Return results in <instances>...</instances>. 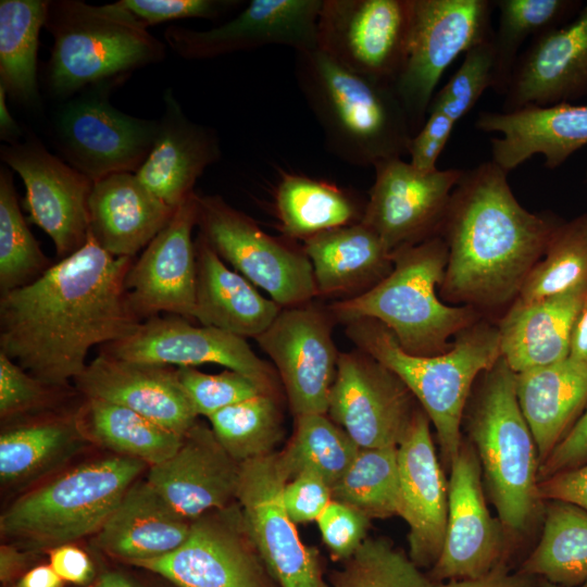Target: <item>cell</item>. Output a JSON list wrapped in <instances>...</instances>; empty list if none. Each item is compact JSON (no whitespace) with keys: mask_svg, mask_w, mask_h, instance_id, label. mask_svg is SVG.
<instances>
[{"mask_svg":"<svg viewBox=\"0 0 587 587\" xmlns=\"http://www.w3.org/2000/svg\"><path fill=\"white\" fill-rule=\"evenodd\" d=\"M5 97L7 92L4 88L0 86V135L1 139L13 143L16 142L21 136V128L10 114Z\"/></svg>","mask_w":587,"mask_h":587,"instance_id":"cell-61","label":"cell"},{"mask_svg":"<svg viewBox=\"0 0 587 587\" xmlns=\"http://www.w3.org/2000/svg\"><path fill=\"white\" fill-rule=\"evenodd\" d=\"M332 500L330 486L311 472L294 477L283 491L285 509L295 524L316 521Z\"/></svg>","mask_w":587,"mask_h":587,"instance_id":"cell-52","label":"cell"},{"mask_svg":"<svg viewBox=\"0 0 587 587\" xmlns=\"http://www.w3.org/2000/svg\"><path fill=\"white\" fill-rule=\"evenodd\" d=\"M570 357L587 363V289L574 324Z\"/></svg>","mask_w":587,"mask_h":587,"instance_id":"cell-58","label":"cell"},{"mask_svg":"<svg viewBox=\"0 0 587 587\" xmlns=\"http://www.w3.org/2000/svg\"><path fill=\"white\" fill-rule=\"evenodd\" d=\"M49 559L51 567L64 582L84 586L93 579L95 569L90 558L71 542L53 547Z\"/></svg>","mask_w":587,"mask_h":587,"instance_id":"cell-56","label":"cell"},{"mask_svg":"<svg viewBox=\"0 0 587 587\" xmlns=\"http://www.w3.org/2000/svg\"><path fill=\"white\" fill-rule=\"evenodd\" d=\"M50 1H0V86L20 103L38 102L37 51Z\"/></svg>","mask_w":587,"mask_h":587,"instance_id":"cell-38","label":"cell"},{"mask_svg":"<svg viewBox=\"0 0 587 587\" xmlns=\"http://www.w3.org/2000/svg\"><path fill=\"white\" fill-rule=\"evenodd\" d=\"M88 210L93 240L114 257L132 259L175 212L145 187L135 173L112 174L95 182Z\"/></svg>","mask_w":587,"mask_h":587,"instance_id":"cell-29","label":"cell"},{"mask_svg":"<svg viewBox=\"0 0 587 587\" xmlns=\"http://www.w3.org/2000/svg\"><path fill=\"white\" fill-rule=\"evenodd\" d=\"M176 587H274L243 523L240 508L192 521L185 542L162 557L130 563Z\"/></svg>","mask_w":587,"mask_h":587,"instance_id":"cell-12","label":"cell"},{"mask_svg":"<svg viewBox=\"0 0 587 587\" xmlns=\"http://www.w3.org/2000/svg\"><path fill=\"white\" fill-rule=\"evenodd\" d=\"M177 377L198 416L209 417L229 405L265 392L249 377L228 369L218 374H207L195 367H177Z\"/></svg>","mask_w":587,"mask_h":587,"instance_id":"cell-48","label":"cell"},{"mask_svg":"<svg viewBox=\"0 0 587 587\" xmlns=\"http://www.w3.org/2000/svg\"><path fill=\"white\" fill-rule=\"evenodd\" d=\"M73 413H48L12 426L0 436V479L21 482L38 473L78 439Z\"/></svg>","mask_w":587,"mask_h":587,"instance_id":"cell-39","label":"cell"},{"mask_svg":"<svg viewBox=\"0 0 587 587\" xmlns=\"http://www.w3.org/2000/svg\"><path fill=\"white\" fill-rule=\"evenodd\" d=\"M374 168L375 180L361 222L389 251L439 236L464 170L422 172L401 158L380 161Z\"/></svg>","mask_w":587,"mask_h":587,"instance_id":"cell-17","label":"cell"},{"mask_svg":"<svg viewBox=\"0 0 587 587\" xmlns=\"http://www.w3.org/2000/svg\"><path fill=\"white\" fill-rule=\"evenodd\" d=\"M294 72L336 157L374 166L408 154L413 133L392 83L352 72L317 48L295 52Z\"/></svg>","mask_w":587,"mask_h":587,"instance_id":"cell-3","label":"cell"},{"mask_svg":"<svg viewBox=\"0 0 587 587\" xmlns=\"http://www.w3.org/2000/svg\"><path fill=\"white\" fill-rule=\"evenodd\" d=\"M132 258L114 257L90 236L32 284L0 297V352L38 379L67 386L93 346L132 335L140 319L125 288Z\"/></svg>","mask_w":587,"mask_h":587,"instance_id":"cell-1","label":"cell"},{"mask_svg":"<svg viewBox=\"0 0 587 587\" xmlns=\"http://www.w3.org/2000/svg\"><path fill=\"white\" fill-rule=\"evenodd\" d=\"M63 579L51 565H38L26 572L15 587H63Z\"/></svg>","mask_w":587,"mask_h":587,"instance_id":"cell-59","label":"cell"},{"mask_svg":"<svg viewBox=\"0 0 587 587\" xmlns=\"http://www.w3.org/2000/svg\"><path fill=\"white\" fill-rule=\"evenodd\" d=\"M521 572L561 587L587 580V511L571 503L549 501L539 542Z\"/></svg>","mask_w":587,"mask_h":587,"instance_id":"cell-37","label":"cell"},{"mask_svg":"<svg viewBox=\"0 0 587 587\" xmlns=\"http://www.w3.org/2000/svg\"><path fill=\"white\" fill-rule=\"evenodd\" d=\"M95 587H135L125 576L116 572H107L102 574Z\"/></svg>","mask_w":587,"mask_h":587,"instance_id":"cell-62","label":"cell"},{"mask_svg":"<svg viewBox=\"0 0 587 587\" xmlns=\"http://www.w3.org/2000/svg\"><path fill=\"white\" fill-rule=\"evenodd\" d=\"M118 3L145 26L172 20L216 18L237 8L238 0H121Z\"/></svg>","mask_w":587,"mask_h":587,"instance_id":"cell-51","label":"cell"},{"mask_svg":"<svg viewBox=\"0 0 587 587\" xmlns=\"http://www.w3.org/2000/svg\"><path fill=\"white\" fill-rule=\"evenodd\" d=\"M0 157L22 178L27 220L49 235L59 260L78 251L89 237L93 182L34 137L2 146Z\"/></svg>","mask_w":587,"mask_h":587,"instance_id":"cell-18","label":"cell"},{"mask_svg":"<svg viewBox=\"0 0 587 587\" xmlns=\"http://www.w3.org/2000/svg\"><path fill=\"white\" fill-rule=\"evenodd\" d=\"M435 587H533L530 576L521 571L511 573L503 563L497 565L488 574L470 579L435 583Z\"/></svg>","mask_w":587,"mask_h":587,"instance_id":"cell-57","label":"cell"},{"mask_svg":"<svg viewBox=\"0 0 587 587\" xmlns=\"http://www.w3.org/2000/svg\"><path fill=\"white\" fill-rule=\"evenodd\" d=\"M335 319L312 301L282 308L255 341L271 358L295 416L327 414L339 353L333 340Z\"/></svg>","mask_w":587,"mask_h":587,"instance_id":"cell-15","label":"cell"},{"mask_svg":"<svg viewBox=\"0 0 587 587\" xmlns=\"http://www.w3.org/2000/svg\"><path fill=\"white\" fill-rule=\"evenodd\" d=\"M332 497L370 520L399 515L397 447L360 448L347 471L332 487Z\"/></svg>","mask_w":587,"mask_h":587,"instance_id":"cell-42","label":"cell"},{"mask_svg":"<svg viewBox=\"0 0 587 587\" xmlns=\"http://www.w3.org/2000/svg\"><path fill=\"white\" fill-rule=\"evenodd\" d=\"M561 222L527 211L492 161L463 171L439 233L448 247L440 298L483 314L509 308Z\"/></svg>","mask_w":587,"mask_h":587,"instance_id":"cell-2","label":"cell"},{"mask_svg":"<svg viewBox=\"0 0 587 587\" xmlns=\"http://www.w3.org/2000/svg\"><path fill=\"white\" fill-rule=\"evenodd\" d=\"M323 0H252L230 21L207 30L172 25L164 32L183 59L204 60L270 45L297 51L317 48L316 27Z\"/></svg>","mask_w":587,"mask_h":587,"instance_id":"cell-20","label":"cell"},{"mask_svg":"<svg viewBox=\"0 0 587 587\" xmlns=\"http://www.w3.org/2000/svg\"><path fill=\"white\" fill-rule=\"evenodd\" d=\"M101 353L134 362L193 367L218 364L252 379L275 395L276 374L246 338L213 326H195L177 316H152L126 338L101 346Z\"/></svg>","mask_w":587,"mask_h":587,"instance_id":"cell-19","label":"cell"},{"mask_svg":"<svg viewBox=\"0 0 587 587\" xmlns=\"http://www.w3.org/2000/svg\"><path fill=\"white\" fill-rule=\"evenodd\" d=\"M466 427L500 524L521 534L530 524L538 498L539 458L521 411L515 373L500 357L478 376Z\"/></svg>","mask_w":587,"mask_h":587,"instance_id":"cell-6","label":"cell"},{"mask_svg":"<svg viewBox=\"0 0 587 587\" xmlns=\"http://www.w3.org/2000/svg\"><path fill=\"white\" fill-rule=\"evenodd\" d=\"M419 132L411 138L408 154L410 163L419 171L437 170L436 162L447 145L455 122L442 112L429 110Z\"/></svg>","mask_w":587,"mask_h":587,"instance_id":"cell-53","label":"cell"},{"mask_svg":"<svg viewBox=\"0 0 587 587\" xmlns=\"http://www.w3.org/2000/svg\"><path fill=\"white\" fill-rule=\"evenodd\" d=\"M241 463L221 445L212 428L196 422L175 453L150 466L147 480L183 517L192 522L236 499Z\"/></svg>","mask_w":587,"mask_h":587,"instance_id":"cell-25","label":"cell"},{"mask_svg":"<svg viewBox=\"0 0 587 587\" xmlns=\"http://www.w3.org/2000/svg\"><path fill=\"white\" fill-rule=\"evenodd\" d=\"M515 389L540 465L587 404V363L569 357L515 373Z\"/></svg>","mask_w":587,"mask_h":587,"instance_id":"cell-34","label":"cell"},{"mask_svg":"<svg viewBox=\"0 0 587 587\" xmlns=\"http://www.w3.org/2000/svg\"><path fill=\"white\" fill-rule=\"evenodd\" d=\"M26 557L11 546L0 548V579L3 584L9 583L23 569Z\"/></svg>","mask_w":587,"mask_h":587,"instance_id":"cell-60","label":"cell"},{"mask_svg":"<svg viewBox=\"0 0 587 587\" xmlns=\"http://www.w3.org/2000/svg\"><path fill=\"white\" fill-rule=\"evenodd\" d=\"M498 27L494 30L495 91L504 95L523 43L573 20L582 0H496Z\"/></svg>","mask_w":587,"mask_h":587,"instance_id":"cell-40","label":"cell"},{"mask_svg":"<svg viewBox=\"0 0 587 587\" xmlns=\"http://www.w3.org/2000/svg\"><path fill=\"white\" fill-rule=\"evenodd\" d=\"M224 449L239 463L273 453L283 436L275 395L260 392L208 417Z\"/></svg>","mask_w":587,"mask_h":587,"instance_id":"cell-44","label":"cell"},{"mask_svg":"<svg viewBox=\"0 0 587 587\" xmlns=\"http://www.w3.org/2000/svg\"><path fill=\"white\" fill-rule=\"evenodd\" d=\"M45 27L53 37L47 84L61 98L165 55V45L118 1L103 5L50 1Z\"/></svg>","mask_w":587,"mask_h":587,"instance_id":"cell-7","label":"cell"},{"mask_svg":"<svg viewBox=\"0 0 587 587\" xmlns=\"http://www.w3.org/2000/svg\"><path fill=\"white\" fill-rule=\"evenodd\" d=\"M288 482L276 452L241 463L236 500L245 526L279 587H326L317 551L301 541L285 509Z\"/></svg>","mask_w":587,"mask_h":587,"instance_id":"cell-13","label":"cell"},{"mask_svg":"<svg viewBox=\"0 0 587 587\" xmlns=\"http://www.w3.org/2000/svg\"><path fill=\"white\" fill-rule=\"evenodd\" d=\"M450 469L445 539L432 567L435 583L477 578L502 563L501 528L486 505L473 446L462 444Z\"/></svg>","mask_w":587,"mask_h":587,"instance_id":"cell-21","label":"cell"},{"mask_svg":"<svg viewBox=\"0 0 587 587\" xmlns=\"http://www.w3.org/2000/svg\"><path fill=\"white\" fill-rule=\"evenodd\" d=\"M74 383L83 397L121 404L180 436L197 422L198 414L175 366L122 360L100 352Z\"/></svg>","mask_w":587,"mask_h":587,"instance_id":"cell-26","label":"cell"},{"mask_svg":"<svg viewBox=\"0 0 587 587\" xmlns=\"http://www.w3.org/2000/svg\"><path fill=\"white\" fill-rule=\"evenodd\" d=\"M392 261V271L375 287L328 307L336 322L377 320L405 352L436 355L449 351L458 334L484 317L472 307L448 304L440 298L448 262L441 236L395 250Z\"/></svg>","mask_w":587,"mask_h":587,"instance_id":"cell-5","label":"cell"},{"mask_svg":"<svg viewBox=\"0 0 587 587\" xmlns=\"http://www.w3.org/2000/svg\"><path fill=\"white\" fill-rule=\"evenodd\" d=\"M540 501H561L587 511V464L572 467L538 482Z\"/></svg>","mask_w":587,"mask_h":587,"instance_id":"cell-55","label":"cell"},{"mask_svg":"<svg viewBox=\"0 0 587 587\" xmlns=\"http://www.w3.org/2000/svg\"><path fill=\"white\" fill-rule=\"evenodd\" d=\"M67 386L52 385L38 379L0 352V416L2 420L49 411L59 401Z\"/></svg>","mask_w":587,"mask_h":587,"instance_id":"cell-49","label":"cell"},{"mask_svg":"<svg viewBox=\"0 0 587 587\" xmlns=\"http://www.w3.org/2000/svg\"><path fill=\"white\" fill-rule=\"evenodd\" d=\"M365 204L325 180L282 173L275 192L279 228L289 240L307 239L362 221Z\"/></svg>","mask_w":587,"mask_h":587,"instance_id":"cell-36","label":"cell"},{"mask_svg":"<svg viewBox=\"0 0 587 587\" xmlns=\"http://www.w3.org/2000/svg\"><path fill=\"white\" fill-rule=\"evenodd\" d=\"M410 557L382 538L365 539L332 576L333 587H435Z\"/></svg>","mask_w":587,"mask_h":587,"instance_id":"cell-46","label":"cell"},{"mask_svg":"<svg viewBox=\"0 0 587 587\" xmlns=\"http://www.w3.org/2000/svg\"><path fill=\"white\" fill-rule=\"evenodd\" d=\"M51 265L21 212L11 172L1 167L0 292L32 284Z\"/></svg>","mask_w":587,"mask_h":587,"instance_id":"cell-45","label":"cell"},{"mask_svg":"<svg viewBox=\"0 0 587 587\" xmlns=\"http://www.w3.org/2000/svg\"><path fill=\"white\" fill-rule=\"evenodd\" d=\"M411 23L412 0H323L316 46L348 70L395 85Z\"/></svg>","mask_w":587,"mask_h":587,"instance_id":"cell-11","label":"cell"},{"mask_svg":"<svg viewBox=\"0 0 587 587\" xmlns=\"http://www.w3.org/2000/svg\"><path fill=\"white\" fill-rule=\"evenodd\" d=\"M324 544L338 559H348L365 540L370 519L357 509L332 500L316 520Z\"/></svg>","mask_w":587,"mask_h":587,"instance_id":"cell-50","label":"cell"},{"mask_svg":"<svg viewBox=\"0 0 587 587\" xmlns=\"http://www.w3.org/2000/svg\"><path fill=\"white\" fill-rule=\"evenodd\" d=\"M197 226L222 260L282 308L317 296L312 264L303 248L266 234L222 197L198 195Z\"/></svg>","mask_w":587,"mask_h":587,"instance_id":"cell-10","label":"cell"},{"mask_svg":"<svg viewBox=\"0 0 587 587\" xmlns=\"http://www.w3.org/2000/svg\"><path fill=\"white\" fill-rule=\"evenodd\" d=\"M475 127L501 135L490 138L491 161L508 174L536 154L554 170L587 146V103L480 112Z\"/></svg>","mask_w":587,"mask_h":587,"instance_id":"cell-27","label":"cell"},{"mask_svg":"<svg viewBox=\"0 0 587 587\" xmlns=\"http://www.w3.org/2000/svg\"><path fill=\"white\" fill-rule=\"evenodd\" d=\"M503 96L502 112L587 98V2L573 20L532 39Z\"/></svg>","mask_w":587,"mask_h":587,"instance_id":"cell-24","label":"cell"},{"mask_svg":"<svg viewBox=\"0 0 587 587\" xmlns=\"http://www.w3.org/2000/svg\"><path fill=\"white\" fill-rule=\"evenodd\" d=\"M587 285L532 301L515 300L497 323L501 357L514 373L570 357L571 338Z\"/></svg>","mask_w":587,"mask_h":587,"instance_id":"cell-30","label":"cell"},{"mask_svg":"<svg viewBox=\"0 0 587 587\" xmlns=\"http://www.w3.org/2000/svg\"><path fill=\"white\" fill-rule=\"evenodd\" d=\"M587 285V213L562 221L516 300L532 302Z\"/></svg>","mask_w":587,"mask_h":587,"instance_id":"cell-43","label":"cell"},{"mask_svg":"<svg viewBox=\"0 0 587 587\" xmlns=\"http://www.w3.org/2000/svg\"><path fill=\"white\" fill-rule=\"evenodd\" d=\"M317 296L350 299L365 294L394 267L392 252L379 236L359 222L303 241Z\"/></svg>","mask_w":587,"mask_h":587,"instance_id":"cell-31","label":"cell"},{"mask_svg":"<svg viewBox=\"0 0 587 587\" xmlns=\"http://www.w3.org/2000/svg\"><path fill=\"white\" fill-rule=\"evenodd\" d=\"M586 183H587V171H586Z\"/></svg>","mask_w":587,"mask_h":587,"instance_id":"cell-64","label":"cell"},{"mask_svg":"<svg viewBox=\"0 0 587 587\" xmlns=\"http://www.w3.org/2000/svg\"><path fill=\"white\" fill-rule=\"evenodd\" d=\"M198 223V195L182 202L166 226L133 262L125 288L140 321L162 312L187 320L195 315L196 251L192 230Z\"/></svg>","mask_w":587,"mask_h":587,"instance_id":"cell-22","label":"cell"},{"mask_svg":"<svg viewBox=\"0 0 587 587\" xmlns=\"http://www.w3.org/2000/svg\"><path fill=\"white\" fill-rule=\"evenodd\" d=\"M494 34L472 47L448 83L434 95L429 110L442 112L455 123L470 112L488 88L495 87Z\"/></svg>","mask_w":587,"mask_h":587,"instance_id":"cell-47","label":"cell"},{"mask_svg":"<svg viewBox=\"0 0 587 587\" xmlns=\"http://www.w3.org/2000/svg\"><path fill=\"white\" fill-rule=\"evenodd\" d=\"M146 466L117 454L79 464L16 499L2 513L0 529L53 547L97 534Z\"/></svg>","mask_w":587,"mask_h":587,"instance_id":"cell-8","label":"cell"},{"mask_svg":"<svg viewBox=\"0 0 587 587\" xmlns=\"http://www.w3.org/2000/svg\"><path fill=\"white\" fill-rule=\"evenodd\" d=\"M195 315L203 326H213L242 338L264 333L282 310L262 296L246 277L226 266L208 241L195 240Z\"/></svg>","mask_w":587,"mask_h":587,"instance_id":"cell-32","label":"cell"},{"mask_svg":"<svg viewBox=\"0 0 587 587\" xmlns=\"http://www.w3.org/2000/svg\"><path fill=\"white\" fill-rule=\"evenodd\" d=\"M191 523L147 479L136 480L96 534V544L128 563L153 559L182 546Z\"/></svg>","mask_w":587,"mask_h":587,"instance_id":"cell-33","label":"cell"},{"mask_svg":"<svg viewBox=\"0 0 587 587\" xmlns=\"http://www.w3.org/2000/svg\"><path fill=\"white\" fill-rule=\"evenodd\" d=\"M157 128L158 121L125 114L98 91L65 103L54 137L65 162L95 183L136 173L152 149Z\"/></svg>","mask_w":587,"mask_h":587,"instance_id":"cell-14","label":"cell"},{"mask_svg":"<svg viewBox=\"0 0 587 587\" xmlns=\"http://www.w3.org/2000/svg\"><path fill=\"white\" fill-rule=\"evenodd\" d=\"M492 8L488 0H412L408 51L395 88L413 136L424 124L448 66L494 34Z\"/></svg>","mask_w":587,"mask_h":587,"instance_id":"cell-9","label":"cell"},{"mask_svg":"<svg viewBox=\"0 0 587 587\" xmlns=\"http://www.w3.org/2000/svg\"><path fill=\"white\" fill-rule=\"evenodd\" d=\"M83 398L75 413L82 438L110 449L117 455L137 459L153 466L172 457L182 444L183 436L126 407L101 399Z\"/></svg>","mask_w":587,"mask_h":587,"instance_id":"cell-35","label":"cell"},{"mask_svg":"<svg viewBox=\"0 0 587 587\" xmlns=\"http://www.w3.org/2000/svg\"><path fill=\"white\" fill-rule=\"evenodd\" d=\"M587 458V408L564 437L540 463L538 480L575 467Z\"/></svg>","mask_w":587,"mask_h":587,"instance_id":"cell-54","label":"cell"},{"mask_svg":"<svg viewBox=\"0 0 587 587\" xmlns=\"http://www.w3.org/2000/svg\"><path fill=\"white\" fill-rule=\"evenodd\" d=\"M164 104L152 149L135 174L155 197L176 209L195 192L204 170L221 158V147L215 130L189 120L170 89Z\"/></svg>","mask_w":587,"mask_h":587,"instance_id":"cell-28","label":"cell"},{"mask_svg":"<svg viewBox=\"0 0 587 587\" xmlns=\"http://www.w3.org/2000/svg\"><path fill=\"white\" fill-rule=\"evenodd\" d=\"M359 450L353 439L327 414L312 413L296 416L295 433L277 458L288 480L311 472L332 488Z\"/></svg>","mask_w":587,"mask_h":587,"instance_id":"cell-41","label":"cell"},{"mask_svg":"<svg viewBox=\"0 0 587 587\" xmlns=\"http://www.w3.org/2000/svg\"><path fill=\"white\" fill-rule=\"evenodd\" d=\"M402 380L371 354L340 352L328 411L361 448L397 447L417 409Z\"/></svg>","mask_w":587,"mask_h":587,"instance_id":"cell-16","label":"cell"},{"mask_svg":"<svg viewBox=\"0 0 587 587\" xmlns=\"http://www.w3.org/2000/svg\"><path fill=\"white\" fill-rule=\"evenodd\" d=\"M539 587H561V586L546 582L542 585H540ZM576 587H587V580L585 583H583L582 585L576 586Z\"/></svg>","mask_w":587,"mask_h":587,"instance_id":"cell-63","label":"cell"},{"mask_svg":"<svg viewBox=\"0 0 587 587\" xmlns=\"http://www.w3.org/2000/svg\"><path fill=\"white\" fill-rule=\"evenodd\" d=\"M355 348L392 371L411 391L434 425L446 462L462 446L461 425L478 376L501 357L497 324L482 317L453 339L449 351L436 355L405 352L395 335L374 319L345 323Z\"/></svg>","mask_w":587,"mask_h":587,"instance_id":"cell-4","label":"cell"},{"mask_svg":"<svg viewBox=\"0 0 587 587\" xmlns=\"http://www.w3.org/2000/svg\"><path fill=\"white\" fill-rule=\"evenodd\" d=\"M430 421L419 407L397 446L400 512L409 526L410 559L419 566L438 560L448 516V484L430 434Z\"/></svg>","mask_w":587,"mask_h":587,"instance_id":"cell-23","label":"cell"}]
</instances>
